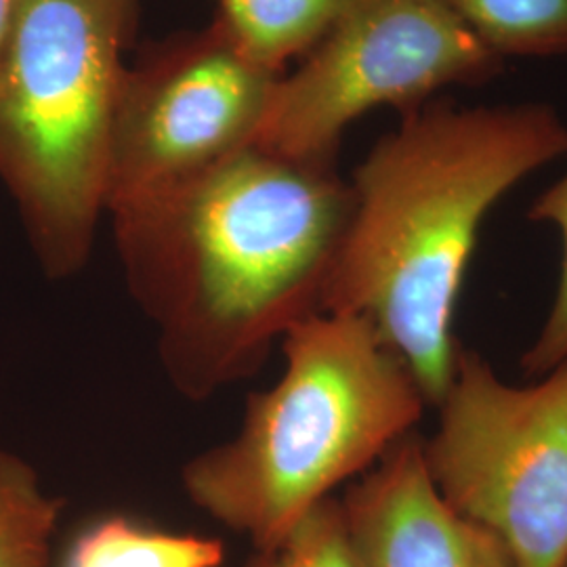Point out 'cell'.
<instances>
[{
    "label": "cell",
    "mask_w": 567,
    "mask_h": 567,
    "mask_svg": "<svg viewBox=\"0 0 567 567\" xmlns=\"http://www.w3.org/2000/svg\"><path fill=\"white\" fill-rule=\"evenodd\" d=\"M527 219L534 224L553 225L561 238V274L557 295L545 326L522 358L526 374L540 379L553 368L567 362V173L532 203Z\"/></svg>",
    "instance_id": "obj_14"
},
{
    "label": "cell",
    "mask_w": 567,
    "mask_h": 567,
    "mask_svg": "<svg viewBox=\"0 0 567 567\" xmlns=\"http://www.w3.org/2000/svg\"><path fill=\"white\" fill-rule=\"evenodd\" d=\"M564 567H567V561H566V566H564Z\"/></svg>",
    "instance_id": "obj_16"
},
{
    "label": "cell",
    "mask_w": 567,
    "mask_h": 567,
    "mask_svg": "<svg viewBox=\"0 0 567 567\" xmlns=\"http://www.w3.org/2000/svg\"><path fill=\"white\" fill-rule=\"evenodd\" d=\"M63 501L49 494L23 456L0 450V567H55Z\"/></svg>",
    "instance_id": "obj_11"
},
{
    "label": "cell",
    "mask_w": 567,
    "mask_h": 567,
    "mask_svg": "<svg viewBox=\"0 0 567 567\" xmlns=\"http://www.w3.org/2000/svg\"><path fill=\"white\" fill-rule=\"evenodd\" d=\"M217 23L259 68L282 74L313 51L353 0H217Z\"/></svg>",
    "instance_id": "obj_9"
},
{
    "label": "cell",
    "mask_w": 567,
    "mask_h": 567,
    "mask_svg": "<svg viewBox=\"0 0 567 567\" xmlns=\"http://www.w3.org/2000/svg\"><path fill=\"white\" fill-rule=\"evenodd\" d=\"M566 154L567 124L548 103L431 100L405 114L349 182L353 208L322 313L368 320L437 408L456 372L454 316L482 225Z\"/></svg>",
    "instance_id": "obj_2"
},
{
    "label": "cell",
    "mask_w": 567,
    "mask_h": 567,
    "mask_svg": "<svg viewBox=\"0 0 567 567\" xmlns=\"http://www.w3.org/2000/svg\"><path fill=\"white\" fill-rule=\"evenodd\" d=\"M341 505L364 567H517L498 536L447 505L414 431L347 487Z\"/></svg>",
    "instance_id": "obj_8"
},
{
    "label": "cell",
    "mask_w": 567,
    "mask_h": 567,
    "mask_svg": "<svg viewBox=\"0 0 567 567\" xmlns=\"http://www.w3.org/2000/svg\"><path fill=\"white\" fill-rule=\"evenodd\" d=\"M437 410L423 446L447 505L498 536L515 566H566L567 362L515 386L461 347Z\"/></svg>",
    "instance_id": "obj_5"
},
{
    "label": "cell",
    "mask_w": 567,
    "mask_h": 567,
    "mask_svg": "<svg viewBox=\"0 0 567 567\" xmlns=\"http://www.w3.org/2000/svg\"><path fill=\"white\" fill-rule=\"evenodd\" d=\"M244 567H364L344 522L341 498L311 508L280 545L255 550Z\"/></svg>",
    "instance_id": "obj_13"
},
{
    "label": "cell",
    "mask_w": 567,
    "mask_h": 567,
    "mask_svg": "<svg viewBox=\"0 0 567 567\" xmlns=\"http://www.w3.org/2000/svg\"><path fill=\"white\" fill-rule=\"evenodd\" d=\"M16 7H18V0H0V55H2L4 42H7V37H9L11 23H13Z\"/></svg>",
    "instance_id": "obj_15"
},
{
    "label": "cell",
    "mask_w": 567,
    "mask_h": 567,
    "mask_svg": "<svg viewBox=\"0 0 567 567\" xmlns=\"http://www.w3.org/2000/svg\"><path fill=\"white\" fill-rule=\"evenodd\" d=\"M137 0H18L0 55V182L49 280L89 264Z\"/></svg>",
    "instance_id": "obj_4"
},
{
    "label": "cell",
    "mask_w": 567,
    "mask_h": 567,
    "mask_svg": "<svg viewBox=\"0 0 567 567\" xmlns=\"http://www.w3.org/2000/svg\"><path fill=\"white\" fill-rule=\"evenodd\" d=\"M447 0H353L303 65L278 82L257 145L334 164L344 128L389 105L402 116L447 86H482L503 72Z\"/></svg>",
    "instance_id": "obj_6"
},
{
    "label": "cell",
    "mask_w": 567,
    "mask_h": 567,
    "mask_svg": "<svg viewBox=\"0 0 567 567\" xmlns=\"http://www.w3.org/2000/svg\"><path fill=\"white\" fill-rule=\"evenodd\" d=\"M498 60L567 55V0H447Z\"/></svg>",
    "instance_id": "obj_12"
},
{
    "label": "cell",
    "mask_w": 567,
    "mask_h": 567,
    "mask_svg": "<svg viewBox=\"0 0 567 567\" xmlns=\"http://www.w3.org/2000/svg\"><path fill=\"white\" fill-rule=\"evenodd\" d=\"M351 208L334 164L250 145L107 213L126 290L179 395L203 402L252 377L292 326L322 313Z\"/></svg>",
    "instance_id": "obj_1"
},
{
    "label": "cell",
    "mask_w": 567,
    "mask_h": 567,
    "mask_svg": "<svg viewBox=\"0 0 567 567\" xmlns=\"http://www.w3.org/2000/svg\"><path fill=\"white\" fill-rule=\"evenodd\" d=\"M224 559L219 538L107 515L70 540L60 567H221Z\"/></svg>",
    "instance_id": "obj_10"
},
{
    "label": "cell",
    "mask_w": 567,
    "mask_h": 567,
    "mask_svg": "<svg viewBox=\"0 0 567 567\" xmlns=\"http://www.w3.org/2000/svg\"><path fill=\"white\" fill-rule=\"evenodd\" d=\"M282 351L280 381L248 398L238 431L182 468L192 505L255 550L280 545L368 473L429 405L410 365L360 316L316 313L286 332Z\"/></svg>",
    "instance_id": "obj_3"
},
{
    "label": "cell",
    "mask_w": 567,
    "mask_h": 567,
    "mask_svg": "<svg viewBox=\"0 0 567 567\" xmlns=\"http://www.w3.org/2000/svg\"><path fill=\"white\" fill-rule=\"evenodd\" d=\"M280 79L248 60L217 21L145 51L122 82L105 215L257 145Z\"/></svg>",
    "instance_id": "obj_7"
}]
</instances>
